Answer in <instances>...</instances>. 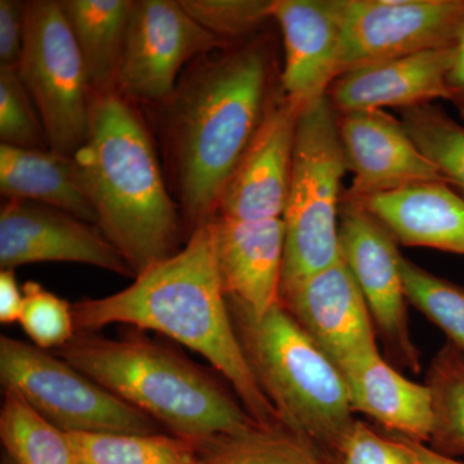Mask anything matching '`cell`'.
I'll use <instances>...</instances> for the list:
<instances>
[{
	"instance_id": "1",
	"label": "cell",
	"mask_w": 464,
	"mask_h": 464,
	"mask_svg": "<svg viewBox=\"0 0 464 464\" xmlns=\"http://www.w3.org/2000/svg\"><path fill=\"white\" fill-rule=\"evenodd\" d=\"M271 52L249 38L192 61L163 109V139L188 237L212 221L270 102Z\"/></svg>"
},
{
	"instance_id": "2",
	"label": "cell",
	"mask_w": 464,
	"mask_h": 464,
	"mask_svg": "<svg viewBox=\"0 0 464 464\" xmlns=\"http://www.w3.org/2000/svg\"><path fill=\"white\" fill-rule=\"evenodd\" d=\"M76 332L112 324L167 335L207 359L231 384L253 420L283 426L250 372L235 333L218 268L210 221L191 232L176 255L134 277L128 288L72 304Z\"/></svg>"
},
{
	"instance_id": "3",
	"label": "cell",
	"mask_w": 464,
	"mask_h": 464,
	"mask_svg": "<svg viewBox=\"0 0 464 464\" xmlns=\"http://www.w3.org/2000/svg\"><path fill=\"white\" fill-rule=\"evenodd\" d=\"M74 158L97 227L136 276L179 252L182 217L136 103L118 91L93 94L90 130Z\"/></svg>"
},
{
	"instance_id": "4",
	"label": "cell",
	"mask_w": 464,
	"mask_h": 464,
	"mask_svg": "<svg viewBox=\"0 0 464 464\" xmlns=\"http://www.w3.org/2000/svg\"><path fill=\"white\" fill-rule=\"evenodd\" d=\"M56 355L192 444L257 424L216 378L157 342L76 332Z\"/></svg>"
},
{
	"instance_id": "5",
	"label": "cell",
	"mask_w": 464,
	"mask_h": 464,
	"mask_svg": "<svg viewBox=\"0 0 464 464\" xmlns=\"http://www.w3.org/2000/svg\"><path fill=\"white\" fill-rule=\"evenodd\" d=\"M227 304L250 372L283 426L338 464L357 420L340 368L280 302L264 315Z\"/></svg>"
},
{
	"instance_id": "6",
	"label": "cell",
	"mask_w": 464,
	"mask_h": 464,
	"mask_svg": "<svg viewBox=\"0 0 464 464\" xmlns=\"http://www.w3.org/2000/svg\"><path fill=\"white\" fill-rule=\"evenodd\" d=\"M346 172L338 114L325 96L298 115L283 215L282 286L340 261L341 185Z\"/></svg>"
},
{
	"instance_id": "7",
	"label": "cell",
	"mask_w": 464,
	"mask_h": 464,
	"mask_svg": "<svg viewBox=\"0 0 464 464\" xmlns=\"http://www.w3.org/2000/svg\"><path fill=\"white\" fill-rule=\"evenodd\" d=\"M3 389L66 433H158L160 424L57 355L0 337Z\"/></svg>"
},
{
	"instance_id": "8",
	"label": "cell",
	"mask_w": 464,
	"mask_h": 464,
	"mask_svg": "<svg viewBox=\"0 0 464 464\" xmlns=\"http://www.w3.org/2000/svg\"><path fill=\"white\" fill-rule=\"evenodd\" d=\"M17 70L41 115L50 148L74 157L90 130L93 93L60 2H26Z\"/></svg>"
},
{
	"instance_id": "9",
	"label": "cell",
	"mask_w": 464,
	"mask_h": 464,
	"mask_svg": "<svg viewBox=\"0 0 464 464\" xmlns=\"http://www.w3.org/2000/svg\"><path fill=\"white\" fill-rule=\"evenodd\" d=\"M228 45L200 26L181 2L132 0L118 92L136 105H163L183 67Z\"/></svg>"
},
{
	"instance_id": "10",
	"label": "cell",
	"mask_w": 464,
	"mask_h": 464,
	"mask_svg": "<svg viewBox=\"0 0 464 464\" xmlns=\"http://www.w3.org/2000/svg\"><path fill=\"white\" fill-rule=\"evenodd\" d=\"M340 250L364 295L387 359L393 366L420 373V353L409 328L399 244L359 201L342 198Z\"/></svg>"
},
{
	"instance_id": "11",
	"label": "cell",
	"mask_w": 464,
	"mask_h": 464,
	"mask_svg": "<svg viewBox=\"0 0 464 464\" xmlns=\"http://www.w3.org/2000/svg\"><path fill=\"white\" fill-rule=\"evenodd\" d=\"M463 24L464 0H343L340 75L453 47Z\"/></svg>"
},
{
	"instance_id": "12",
	"label": "cell",
	"mask_w": 464,
	"mask_h": 464,
	"mask_svg": "<svg viewBox=\"0 0 464 464\" xmlns=\"http://www.w3.org/2000/svg\"><path fill=\"white\" fill-rule=\"evenodd\" d=\"M41 262H74L136 277L96 225L35 201L5 200L0 209V267L16 270Z\"/></svg>"
},
{
	"instance_id": "13",
	"label": "cell",
	"mask_w": 464,
	"mask_h": 464,
	"mask_svg": "<svg viewBox=\"0 0 464 464\" xmlns=\"http://www.w3.org/2000/svg\"><path fill=\"white\" fill-rule=\"evenodd\" d=\"M337 114L342 151L347 172L353 174L343 199L359 201L418 183H448L415 146L400 119L384 110Z\"/></svg>"
},
{
	"instance_id": "14",
	"label": "cell",
	"mask_w": 464,
	"mask_h": 464,
	"mask_svg": "<svg viewBox=\"0 0 464 464\" xmlns=\"http://www.w3.org/2000/svg\"><path fill=\"white\" fill-rule=\"evenodd\" d=\"M279 302L338 368L378 350L364 295L342 257L282 286Z\"/></svg>"
},
{
	"instance_id": "15",
	"label": "cell",
	"mask_w": 464,
	"mask_h": 464,
	"mask_svg": "<svg viewBox=\"0 0 464 464\" xmlns=\"http://www.w3.org/2000/svg\"><path fill=\"white\" fill-rule=\"evenodd\" d=\"M299 112L282 91L279 97L271 96L257 132L222 192L216 216L235 221L283 218Z\"/></svg>"
},
{
	"instance_id": "16",
	"label": "cell",
	"mask_w": 464,
	"mask_h": 464,
	"mask_svg": "<svg viewBox=\"0 0 464 464\" xmlns=\"http://www.w3.org/2000/svg\"><path fill=\"white\" fill-rule=\"evenodd\" d=\"M343 0H274L284 41L280 91L299 110L323 99L340 76Z\"/></svg>"
},
{
	"instance_id": "17",
	"label": "cell",
	"mask_w": 464,
	"mask_h": 464,
	"mask_svg": "<svg viewBox=\"0 0 464 464\" xmlns=\"http://www.w3.org/2000/svg\"><path fill=\"white\" fill-rule=\"evenodd\" d=\"M217 268L226 297L256 315L279 302L284 261L283 218L235 221L216 216Z\"/></svg>"
},
{
	"instance_id": "18",
	"label": "cell",
	"mask_w": 464,
	"mask_h": 464,
	"mask_svg": "<svg viewBox=\"0 0 464 464\" xmlns=\"http://www.w3.org/2000/svg\"><path fill=\"white\" fill-rule=\"evenodd\" d=\"M453 47L348 70L333 82L326 93L337 112L356 110H400L448 100V74Z\"/></svg>"
},
{
	"instance_id": "19",
	"label": "cell",
	"mask_w": 464,
	"mask_h": 464,
	"mask_svg": "<svg viewBox=\"0 0 464 464\" xmlns=\"http://www.w3.org/2000/svg\"><path fill=\"white\" fill-rule=\"evenodd\" d=\"M353 411L366 415L391 435L429 445L433 429L431 391L408 380L380 350L340 368Z\"/></svg>"
},
{
	"instance_id": "20",
	"label": "cell",
	"mask_w": 464,
	"mask_h": 464,
	"mask_svg": "<svg viewBox=\"0 0 464 464\" xmlns=\"http://www.w3.org/2000/svg\"><path fill=\"white\" fill-rule=\"evenodd\" d=\"M359 203L400 246L464 256V199L448 183H418Z\"/></svg>"
},
{
	"instance_id": "21",
	"label": "cell",
	"mask_w": 464,
	"mask_h": 464,
	"mask_svg": "<svg viewBox=\"0 0 464 464\" xmlns=\"http://www.w3.org/2000/svg\"><path fill=\"white\" fill-rule=\"evenodd\" d=\"M0 192L7 200L45 204L97 226L75 158L54 150L0 143Z\"/></svg>"
},
{
	"instance_id": "22",
	"label": "cell",
	"mask_w": 464,
	"mask_h": 464,
	"mask_svg": "<svg viewBox=\"0 0 464 464\" xmlns=\"http://www.w3.org/2000/svg\"><path fill=\"white\" fill-rule=\"evenodd\" d=\"M93 94L118 91L132 0H60Z\"/></svg>"
},
{
	"instance_id": "23",
	"label": "cell",
	"mask_w": 464,
	"mask_h": 464,
	"mask_svg": "<svg viewBox=\"0 0 464 464\" xmlns=\"http://www.w3.org/2000/svg\"><path fill=\"white\" fill-rule=\"evenodd\" d=\"M203 464H331L284 426L248 430L195 444Z\"/></svg>"
},
{
	"instance_id": "24",
	"label": "cell",
	"mask_w": 464,
	"mask_h": 464,
	"mask_svg": "<svg viewBox=\"0 0 464 464\" xmlns=\"http://www.w3.org/2000/svg\"><path fill=\"white\" fill-rule=\"evenodd\" d=\"M81 464H203L195 444L167 433H67Z\"/></svg>"
},
{
	"instance_id": "25",
	"label": "cell",
	"mask_w": 464,
	"mask_h": 464,
	"mask_svg": "<svg viewBox=\"0 0 464 464\" xmlns=\"http://www.w3.org/2000/svg\"><path fill=\"white\" fill-rule=\"evenodd\" d=\"M5 391L0 439L16 464H81L69 435L36 413L20 396Z\"/></svg>"
},
{
	"instance_id": "26",
	"label": "cell",
	"mask_w": 464,
	"mask_h": 464,
	"mask_svg": "<svg viewBox=\"0 0 464 464\" xmlns=\"http://www.w3.org/2000/svg\"><path fill=\"white\" fill-rule=\"evenodd\" d=\"M426 384L431 391L433 429L429 447L436 453L464 456V355L445 343L427 369Z\"/></svg>"
},
{
	"instance_id": "27",
	"label": "cell",
	"mask_w": 464,
	"mask_h": 464,
	"mask_svg": "<svg viewBox=\"0 0 464 464\" xmlns=\"http://www.w3.org/2000/svg\"><path fill=\"white\" fill-rule=\"evenodd\" d=\"M400 121L424 157L464 199V127L439 106L400 110Z\"/></svg>"
},
{
	"instance_id": "28",
	"label": "cell",
	"mask_w": 464,
	"mask_h": 464,
	"mask_svg": "<svg viewBox=\"0 0 464 464\" xmlns=\"http://www.w3.org/2000/svg\"><path fill=\"white\" fill-rule=\"evenodd\" d=\"M400 270L409 304L439 326L464 355V286L436 276L404 256Z\"/></svg>"
},
{
	"instance_id": "29",
	"label": "cell",
	"mask_w": 464,
	"mask_h": 464,
	"mask_svg": "<svg viewBox=\"0 0 464 464\" xmlns=\"http://www.w3.org/2000/svg\"><path fill=\"white\" fill-rule=\"evenodd\" d=\"M200 26L227 44L253 38L273 18L274 0H179Z\"/></svg>"
},
{
	"instance_id": "30",
	"label": "cell",
	"mask_w": 464,
	"mask_h": 464,
	"mask_svg": "<svg viewBox=\"0 0 464 464\" xmlns=\"http://www.w3.org/2000/svg\"><path fill=\"white\" fill-rule=\"evenodd\" d=\"M0 140L24 149H51L38 109L17 67H0Z\"/></svg>"
},
{
	"instance_id": "31",
	"label": "cell",
	"mask_w": 464,
	"mask_h": 464,
	"mask_svg": "<svg viewBox=\"0 0 464 464\" xmlns=\"http://www.w3.org/2000/svg\"><path fill=\"white\" fill-rule=\"evenodd\" d=\"M24 307L21 311V328L42 350L66 346L76 334L72 304L58 297L41 284H24Z\"/></svg>"
},
{
	"instance_id": "32",
	"label": "cell",
	"mask_w": 464,
	"mask_h": 464,
	"mask_svg": "<svg viewBox=\"0 0 464 464\" xmlns=\"http://www.w3.org/2000/svg\"><path fill=\"white\" fill-rule=\"evenodd\" d=\"M338 464H420L404 438L382 435L362 420H356L342 449Z\"/></svg>"
},
{
	"instance_id": "33",
	"label": "cell",
	"mask_w": 464,
	"mask_h": 464,
	"mask_svg": "<svg viewBox=\"0 0 464 464\" xmlns=\"http://www.w3.org/2000/svg\"><path fill=\"white\" fill-rule=\"evenodd\" d=\"M26 2L0 0V67H17L23 53Z\"/></svg>"
},
{
	"instance_id": "34",
	"label": "cell",
	"mask_w": 464,
	"mask_h": 464,
	"mask_svg": "<svg viewBox=\"0 0 464 464\" xmlns=\"http://www.w3.org/2000/svg\"><path fill=\"white\" fill-rule=\"evenodd\" d=\"M24 307L23 288L18 286L14 270L0 273V322L18 323Z\"/></svg>"
},
{
	"instance_id": "35",
	"label": "cell",
	"mask_w": 464,
	"mask_h": 464,
	"mask_svg": "<svg viewBox=\"0 0 464 464\" xmlns=\"http://www.w3.org/2000/svg\"><path fill=\"white\" fill-rule=\"evenodd\" d=\"M449 101L456 106L460 118L464 121V24L456 44L454 58L448 79Z\"/></svg>"
},
{
	"instance_id": "36",
	"label": "cell",
	"mask_w": 464,
	"mask_h": 464,
	"mask_svg": "<svg viewBox=\"0 0 464 464\" xmlns=\"http://www.w3.org/2000/svg\"><path fill=\"white\" fill-rule=\"evenodd\" d=\"M409 442L411 449H413L415 456H417L418 463L420 464H464L454 458L442 456V454L436 453L429 445L422 444V442L411 441V440L405 439Z\"/></svg>"
},
{
	"instance_id": "37",
	"label": "cell",
	"mask_w": 464,
	"mask_h": 464,
	"mask_svg": "<svg viewBox=\"0 0 464 464\" xmlns=\"http://www.w3.org/2000/svg\"><path fill=\"white\" fill-rule=\"evenodd\" d=\"M2 464H16L14 462V460L11 459L8 456H5V458H3Z\"/></svg>"
}]
</instances>
